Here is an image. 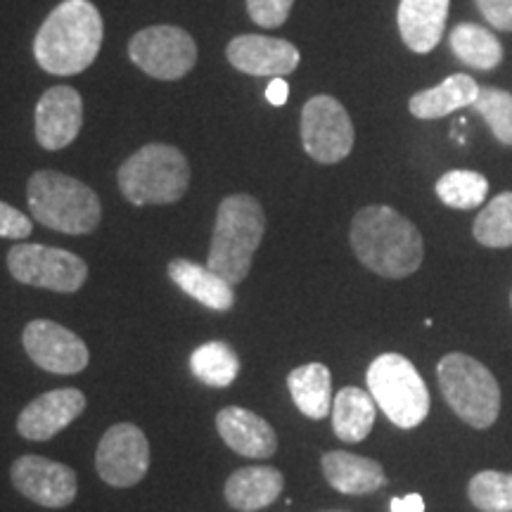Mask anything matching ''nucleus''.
I'll return each instance as SVG.
<instances>
[{
    "mask_svg": "<svg viewBox=\"0 0 512 512\" xmlns=\"http://www.w3.org/2000/svg\"><path fill=\"white\" fill-rule=\"evenodd\" d=\"M349 240L358 261L382 278H408L418 271L425 256L415 223L387 204H370L358 211L351 221Z\"/></svg>",
    "mask_w": 512,
    "mask_h": 512,
    "instance_id": "f257e3e1",
    "label": "nucleus"
},
{
    "mask_svg": "<svg viewBox=\"0 0 512 512\" xmlns=\"http://www.w3.org/2000/svg\"><path fill=\"white\" fill-rule=\"evenodd\" d=\"M102 17L88 0H64L46 17L34 38V57L43 72L74 76L86 72L100 55Z\"/></svg>",
    "mask_w": 512,
    "mask_h": 512,
    "instance_id": "f03ea898",
    "label": "nucleus"
},
{
    "mask_svg": "<svg viewBox=\"0 0 512 512\" xmlns=\"http://www.w3.org/2000/svg\"><path fill=\"white\" fill-rule=\"evenodd\" d=\"M266 233V214L252 195H228L216 209L207 266L230 285H240L252 271L256 249Z\"/></svg>",
    "mask_w": 512,
    "mask_h": 512,
    "instance_id": "7ed1b4c3",
    "label": "nucleus"
},
{
    "mask_svg": "<svg viewBox=\"0 0 512 512\" xmlns=\"http://www.w3.org/2000/svg\"><path fill=\"white\" fill-rule=\"evenodd\" d=\"M27 202L31 216L64 235H88L100 226L102 204L93 188L60 171H36L29 178Z\"/></svg>",
    "mask_w": 512,
    "mask_h": 512,
    "instance_id": "20e7f679",
    "label": "nucleus"
},
{
    "mask_svg": "<svg viewBox=\"0 0 512 512\" xmlns=\"http://www.w3.org/2000/svg\"><path fill=\"white\" fill-rule=\"evenodd\" d=\"M117 181L133 207L174 204L188 192L190 164L178 147L150 143L121 164Z\"/></svg>",
    "mask_w": 512,
    "mask_h": 512,
    "instance_id": "39448f33",
    "label": "nucleus"
},
{
    "mask_svg": "<svg viewBox=\"0 0 512 512\" xmlns=\"http://www.w3.org/2000/svg\"><path fill=\"white\" fill-rule=\"evenodd\" d=\"M439 389L460 420L486 430L501 413V387L484 363L467 354H446L437 366Z\"/></svg>",
    "mask_w": 512,
    "mask_h": 512,
    "instance_id": "423d86ee",
    "label": "nucleus"
},
{
    "mask_svg": "<svg viewBox=\"0 0 512 512\" xmlns=\"http://www.w3.org/2000/svg\"><path fill=\"white\" fill-rule=\"evenodd\" d=\"M368 389L384 415L401 430H413L430 415V392L406 356L382 354L368 368Z\"/></svg>",
    "mask_w": 512,
    "mask_h": 512,
    "instance_id": "0eeeda50",
    "label": "nucleus"
},
{
    "mask_svg": "<svg viewBox=\"0 0 512 512\" xmlns=\"http://www.w3.org/2000/svg\"><path fill=\"white\" fill-rule=\"evenodd\" d=\"M8 271L17 283L72 294L88 278V264L67 249L48 245H15L8 252Z\"/></svg>",
    "mask_w": 512,
    "mask_h": 512,
    "instance_id": "6e6552de",
    "label": "nucleus"
},
{
    "mask_svg": "<svg viewBox=\"0 0 512 512\" xmlns=\"http://www.w3.org/2000/svg\"><path fill=\"white\" fill-rule=\"evenodd\" d=\"M128 57L152 79L176 81L190 74L197 64V46L188 31L159 24L131 38Z\"/></svg>",
    "mask_w": 512,
    "mask_h": 512,
    "instance_id": "1a4fd4ad",
    "label": "nucleus"
},
{
    "mask_svg": "<svg viewBox=\"0 0 512 512\" xmlns=\"http://www.w3.org/2000/svg\"><path fill=\"white\" fill-rule=\"evenodd\" d=\"M354 124L344 105L330 95H316L302 110V143L318 164H337L354 150Z\"/></svg>",
    "mask_w": 512,
    "mask_h": 512,
    "instance_id": "9d476101",
    "label": "nucleus"
},
{
    "mask_svg": "<svg viewBox=\"0 0 512 512\" xmlns=\"http://www.w3.org/2000/svg\"><path fill=\"white\" fill-rule=\"evenodd\" d=\"M95 470L102 482L117 489L136 486L150 470V441L145 432L131 422L110 427L95 451Z\"/></svg>",
    "mask_w": 512,
    "mask_h": 512,
    "instance_id": "9b49d317",
    "label": "nucleus"
},
{
    "mask_svg": "<svg viewBox=\"0 0 512 512\" xmlns=\"http://www.w3.org/2000/svg\"><path fill=\"white\" fill-rule=\"evenodd\" d=\"M22 344L38 368L55 375H76L91 361L86 342L55 320H31L22 332Z\"/></svg>",
    "mask_w": 512,
    "mask_h": 512,
    "instance_id": "f8f14e48",
    "label": "nucleus"
},
{
    "mask_svg": "<svg viewBox=\"0 0 512 512\" xmlns=\"http://www.w3.org/2000/svg\"><path fill=\"white\" fill-rule=\"evenodd\" d=\"M12 486L41 508H67L74 503L79 482L69 465L43 456H22L10 467Z\"/></svg>",
    "mask_w": 512,
    "mask_h": 512,
    "instance_id": "ddd939ff",
    "label": "nucleus"
},
{
    "mask_svg": "<svg viewBox=\"0 0 512 512\" xmlns=\"http://www.w3.org/2000/svg\"><path fill=\"white\" fill-rule=\"evenodd\" d=\"M83 126V100L69 86H53L41 95L34 114L36 140L43 150L57 152L69 147Z\"/></svg>",
    "mask_w": 512,
    "mask_h": 512,
    "instance_id": "4468645a",
    "label": "nucleus"
},
{
    "mask_svg": "<svg viewBox=\"0 0 512 512\" xmlns=\"http://www.w3.org/2000/svg\"><path fill=\"white\" fill-rule=\"evenodd\" d=\"M226 57L242 74L271 76V79H275V76L285 79L302 62V55L290 41L256 34L235 36L228 43Z\"/></svg>",
    "mask_w": 512,
    "mask_h": 512,
    "instance_id": "2eb2a0df",
    "label": "nucleus"
},
{
    "mask_svg": "<svg viewBox=\"0 0 512 512\" xmlns=\"http://www.w3.org/2000/svg\"><path fill=\"white\" fill-rule=\"evenodd\" d=\"M86 411V394L64 387L36 396L17 418V432L29 441H48Z\"/></svg>",
    "mask_w": 512,
    "mask_h": 512,
    "instance_id": "dca6fc26",
    "label": "nucleus"
},
{
    "mask_svg": "<svg viewBox=\"0 0 512 512\" xmlns=\"http://www.w3.org/2000/svg\"><path fill=\"white\" fill-rule=\"evenodd\" d=\"M216 430L230 451L245 458L266 460L278 451V434L261 415L247 408L228 406L216 415Z\"/></svg>",
    "mask_w": 512,
    "mask_h": 512,
    "instance_id": "f3484780",
    "label": "nucleus"
},
{
    "mask_svg": "<svg viewBox=\"0 0 512 512\" xmlns=\"http://www.w3.org/2000/svg\"><path fill=\"white\" fill-rule=\"evenodd\" d=\"M451 0H401L396 22L403 43L418 55L432 53L446 31V17Z\"/></svg>",
    "mask_w": 512,
    "mask_h": 512,
    "instance_id": "a211bd4d",
    "label": "nucleus"
},
{
    "mask_svg": "<svg viewBox=\"0 0 512 512\" xmlns=\"http://www.w3.org/2000/svg\"><path fill=\"white\" fill-rule=\"evenodd\" d=\"M285 489V477L278 467H240L228 477L226 503L238 512H259L278 501Z\"/></svg>",
    "mask_w": 512,
    "mask_h": 512,
    "instance_id": "6ab92c4d",
    "label": "nucleus"
},
{
    "mask_svg": "<svg viewBox=\"0 0 512 512\" xmlns=\"http://www.w3.org/2000/svg\"><path fill=\"white\" fill-rule=\"evenodd\" d=\"M323 475L332 489L347 496H366L387 484L384 467L373 458L347 451H328L320 458Z\"/></svg>",
    "mask_w": 512,
    "mask_h": 512,
    "instance_id": "aec40b11",
    "label": "nucleus"
},
{
    "mask_svg": "<svg viewBox=\"0 0 512 512\" xmlns=\"http://www.w3.org/2000/svg\"><path fill=\"white\" fill-rule=\"evenodd\" d=\"M169 278L188 294V297L207 306L211 311H230L235 304V290L228 280L219 273L211 271L209 266L195 264L188 259H174L169 264Z\"/></svg>",
    "mask_w": 512,
    "mask_h": 512,
    "instance_id": "412c9836",
    "label": "nucleus"
},
{
    "mask_svg": "<svg viewBox=\"0 0 512 512\" xmlns=\"http://www.w3.org/2000/svg\"><path fill=\"white\" fill-rule=\"evenodd\" d=\"M479 91L482 88L477 86V81L470 74H453L446 81H441L439 86L415 93L408 102V110L418 119H441L448 117L451 112L475 105Z\"/></svg>",
    "mask_w": 512,
    "mask_h": 512,
    "instance_id": "4be33fe9",
    "label": "nucleus"
},
{
    "mask_svg": "<svg viewBox=\"0 0 512 512\" xmlns=\"http://www.w3.org/2000/svg\"><path fill=\"white\" fill-rule=\"evenodd\" d=\"M287 389H290L294 406L306 418L323 420L332 413V375L325 363H306L294 368L287 375Z\"/></svg>",
    "mask_w": 512,
    "mask_h": 512,
    "instance_id": "5701e85b",
    "label": "nucleus"
},
{
    "mask_svg": "<svg viewBox=\"0 0 512 512\" xmlns=\"http://www.w3.org/2000/svg\"><path fill=\"white\" fill-rule=\"evenodd\" d=\"M332 430L347 444H358L375 427V399L358 387L339 389L332 401Z\"/></svg>",
    "mask_w": 512,
    "mask_h": 512,
    "instance_id": "b1692460",
    "label": "nucleus"
},
{
    "mask_svg": "<svg viewBox=\"0 0 512 512\" xmlns=\"http://www.w3.org/2000/svg\"><path fill=\"white\" fill-rule=\"evenodd\" d=\"M448 46H451L453 55L460 62L472 69H479V72H491L503 62L501 41L479 24H458L448 36Z\"/></svg>",
    "mask_w": 512,
    "mask_h": 512,
    "instance_id": "393cba45",
    "label": "nucleus"
},
{
    "mask_svg": "<svg viewBox=\"0 0 512 512\" xmlns=\"http://www.w3.org/2000/svg\"><path fill=\"white\" fill-rule=\"evenodd\" d=\"M190 370L200 382L223 389L240 375V358L226 342H207L192 351Z\"/></svg>",
    "mask_w": 512,
    "mask_h": 512,
    "instance_id": "a878e982",
    "label": "nucleus"
},
{
    "mask_svg": "<svg viewBox=\"0 0 512 512\" xmlns=\"http://www.w3.org/2000/svg\"><path fill=\"white\" fill-rule=\"evenodd\" d=\"M434 192L446 207L451 209H475L479 204H484L486 195H489V181L486 176L477 174L470 169H453L446 171L434 185Z\"/></svg>",
    "mask_w": 512,
    "mask_h": 512,
    "instance_id": "bb28decb",
    "label": "nucleus"
},
{
    "mask_svg": "<svg viewBox=\"0 0 512 512\" xmlns=\"http://www.w3.org/2000/svg\"><path fill=\"white\" fill-rule=\"evenodd\" d=\"M472 233L484 247H512V192H501L479 211Z\"/></svg>",
    "mask_w": 512,
    "mask_h": 512,
    "instance_id": "cd10ccee",
    "label": "nucleus"
},
{
    "mask_svg": "<svg viewBox=\"0 0 512 512\" xmlns=\"http://www.w3.org/2000/svg\"><path fill=\"white\" fill-rule=\"evenodd\" d=\"M467 496L482 512H512V472H477L467 486Z\"/></svg>",
    "mask_w": 512,
    "mask_h": 512,
    "instance_id": "c85d7f7f",
    "label": "nucleus"
},
{
    "mask_svg": "<svg viewBox=\"0 0 512 512\" xmlns=\"http://www.w3.org/2000/svg\"><path fill=\"white\" fill-rule=\"evenodd\" d=\"M472 107L482 114L498 143L512 145V93L501 88H482Z\"/></svg>",
    "mask_w": 512,
    "mask_h": 512,
    "instance_id": "c756f323",
    "label": "nucleus"
},
{
    "mask_svg": "<svg viewBox=\"0 0 512 512\" xmlns=\"http://www.w3.org/2000/svg\"><path fill=\"white\" fill-rule=\"evenodd\" d=\"M292 5L294 0H247V12L259 27L278 29L290 17Z\"/></svg>",
    "mask_w": 512,
    "mask_h": 512,
    "instance_id": "7c9ffc66",
    "label": "nucleus"
},
{
    "mask_svg": "<svg viewBox=\"0 0 512 512\" xmlns=\"http://www.w3.org/2000/svg\"><path fill=\"white\" fill-rule=\"evenodd\" d=\"M31 219L22 211L10 207V204L0 202V238L8 240H27L31 235Z\"/></svg>",
    "mask_w": 512,
    "mask_h": 512,
    "instance_id": "2f4dec72",
    "label": "nucleus"
},
{
    "mask_svg": "<svg viewBox=\"0 0 512 512\" xmlns=\"http://www.w3.org/2000/svg\"><path fill=\"white\" fill-rule=\"evenodd\" d=\"M475 3L491 27L512 34V0H475Z\"/></svg>",
    "mask_w": 512,
    "mask_h": 512,
    "instance_id": "473e14b6",
    "label": "nucleus"
},
{
    "mask_svg": "<svg viewBox=\"0 0 512 512\" xmlns=\"http://www.w3.org/2000/svg\"><path fill=\"white\" fill-rule=\"evenodd\" d=\"M287 98H290V86H287L285 79L275 76V79H271V83H268V88H266V100L271 102L273 107H283Z\"/></svg>",
    "mask_w": 512,
    "mask_h": 512,
    "instance_id": "72a5a7b5",
    "label": "nucleus"
},
{
    "mask_svg": "<svg viewBox=\"0 0 512 512\" xmlns=\"http://www.w3.org/2000/svg\"><path fill=\"white\" fill-rule=\"evenodd\" d=\"M389 510L392 512H425V501H422L420 494H408L403 498H392Z\"/></svg>",
    "mask_w": 512,
    "mask_h": 512,
    "instance_id": "f704fd0d",
    "label": "nucleus"
}]
</instances>
